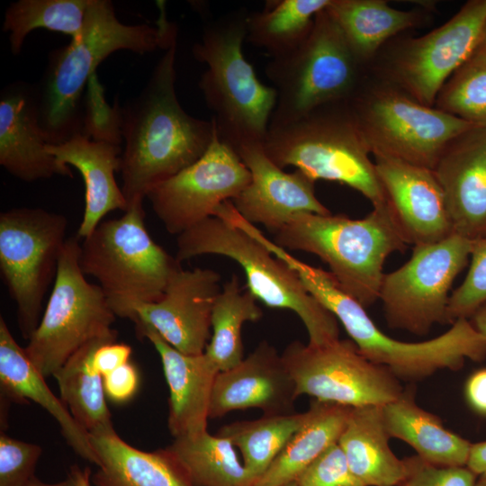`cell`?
Listing matches in <instances>:
<instances>
[{
    "instance_id": "6da1fadb",
    "label": "cell",
    "mask_w": 486,
    "mask_h": 486,
    "mask_svg": "<svg viewBox=\"0 0 486 486\" xmlns=\"http://www.w3.org/2000/svg\"><path fill=\"white\" fill-rule=\"evenodd\" d=\"M176 48L177 40L165 50L144 88L120 110L121 188L128 208L143 202L155 184L196 162L213 138V120L190 115L178 101Z\"/></svg>"
},
{
    "instance_id": "7a4b0ae2",
    "label": "cell",
    "mask_w": 486,
    "mask_h": 486,
    "mask_svg": "<svg viewBox=\"0 0 486 486\" xmlns=\"http://www.w3.org/2000/svg\"><path fill=\"white\" fill-rule=\"evenodd\" d=\"M158 6L155 26L130 25L119 21L111 1L90 0L80 39L50 54L35 87L39 122L48 144H59L84 132L82 94L108 56L121 50L140 55L166 50L177 40V25L167 20L165 2H158Z\"/></svg>"
},
{
    "instance_id": "3957f363",
    "label": "cell",
    "mask_w": 486,
    "mask_h": 486,
    "mask_svg": "<svg viewBox=\"0 0 486 486\" xmlns=\"http://www.w3.org/2000/svg\"><path fill=\"white\" fill-rule=\"evenodd\" d=\"M278 257L294 270L308 292L343 325L360 353L388 368L400 381H422L437 371H457L466 359L486 358V338L469 320H455L443 334L421 342L397 340L382 332L365 308L343 292L328 272L281 251Z\"/></svg>"
},
{
    "instance_id": "277c9868",
    "label": "cell",
    "mask_w": 486,
    "mask_h": 486,
    "mask_svg": "<svg viewBox=\"0 0 486 486\" xmlns=\"http://www.w3.org/2000/svg\"><path fill=\"white\" fill-rule=\"evenodd\" d=\"M248 14L240 7L208 22L192 48L194 58L207 66L198 86L213 112L217 134L235 151L263 143L277 98L244 56Z\"/></svg>"
},
{
    "instance_id": "5b68a950",
    "label": "cell",
    "mask_w": 486,
    "mask_h": 486,
    "mask_svg": "<svg viewBox=\"0 0 486 486\" xmlns=\"http://www.w3.org/2000/svg\"><path fill=\"white\" fill-rule=\"evenodd\" d=\"M274 235L284 249L320 257L340 289L364 308L379 300L385 260L407 248L386 202L362 219L296 214Z\"/></svg>"
},
{
    "instance_id": "8992f818",
    "label": "cell",
    "mask_w": 486,
    "mask_h": 486,
    "mask_svg": "<svg viewBox=\"0 0 486 486\" xmlns=\"http://www.w3.org/2000/svg\"><path fill=\"white\" fill-rule=\"evenodd\" d=\"M279 167H296L317 180L338 182L363 194L374 207L386 202L371 152L346 102L320 106L287 123L269 126L262 143Z\"/></svg>"
},
{
    "instance_id": "52a82bcc",
    "label": "cell",
    "mask_w": 486,
    "mask_h": 486,
    "mask_svg": "<svg viewBox=\"0 0 486 486\" xmlns=\"http://www.w3.org/2000/svg\"><path fill=\"white\" fill-rule=\"evenodd\" d=\"M209 254L237 262L248 291L266 306L293 311L305 326L309 344L339 339L338 320L308 292L298 274L240 228L212 216L176 236L179 263Z\"/></svg>"
},
{
    "instance_id": "ba28073f",
    "label": "cell",
    "mask_w": 486,
    "mask_h": 486,
    "mask_svg": "<svg viewBox=\"0 0 486 486\" xmlns=\"http://www.w3.org/2000/svg\"><path fill=\"white\" fill-rule=\"evenodd\" d=\"M143 202L123 215L101 221L80 243L79 266L98 281L116 316L127 318L136 303L158 301L172 274L181 267L176 256L148 232Z\"/></svg>"
},
{
    "instance_id": "9c48e42d",
    "label": "cell",
    "mask_w": 486,
    "mask_h": 486,
    "mask_svg": "<svg viewBox=\"0 0 486 486\" xmlns=\"http://www.w3.org/2000/svg\"><path fill=\"white\" fill-rule=\"evenodd\" d=\"M346 102L372 155L432 170L451 140L474 126L418 102L367 70Z\"/></svg>"
},
{
    "instance_id": "30bf717a",
    "label": "cell",
    "mask_w": 486,
    "mask_h": 486,
    "mask_svg": "<svg viewBox=\"0 0 486 486\" xmlns=\"http://www.w3.org/2000/svg\"><path fill=\"white\" fill-rule=\"evenodd\" d=\"M265 71L277 94L269 126L347 101L366 73L327 7L316 14L306 40L294 50L272 58Z\"/></svg>"
},
{
    "instance_id": "8fae6325",
    "label": "cell",
    "mask_w": 486,
    "mask_h": 486,
    "mask_svg": "<svg viewBox=\"0 0 486 486\" xmlns=\"http://www.w3.org/2000/svg\"><path fill=\"white\" fill-rule=\"evenodd\" d=\"M80 239L67 238L47 306L24 348L44 376H50L76 351L97 339L116 341L115 313L99 284L79 266Z\"/></svg>"
},
{
    "instance_id": "7c38bea8",
    "label": "cell",
    "mask_w": 486,
    "mask_h": 486,
    "mask_svg": "<svg viewBox=\"0 0 486 486\" xmlns=\"http://www.w3.org/2000/svg\"><path fill=\"white\" fill-rule=\"evenodd\" d=\"M486 21V0L467 1L448 21L418 37L399 35L367 71L434 106L449 77L471 58Z\"/></svg>"
},
{
    "instance_id": "4fadbf2b",
    "label": "cell",
    "mask_w": 486,
    "mask_h": 486,
    "mask_svg": "<svg viewBox=\"0 0 486 486\" xmlns=\"http://www.w3.org/2000/svg\"><path fill=\"white\" fill-rule=\"evenodd\" d=\"M67 218L41 208L19 207L0 214V270L17 307L21 334L29 340L42 314L66 243Z\"/></svg>"
},
{
    "instance_id": "5bb4252c",
    "label": "cell",
    "mask_w": 486,
    "mask_h": 486,
    "mask_svg": "<svg viewBox=\"0 0 486 486\" xmlns=\"http://www.w3.org/2000/svg\"><path fill=\"white\" fill-rule=\"evenodd\" d=\"M473 241L453 233L414 246L410 258L384 274L379 300L387 325L423 336L436 324H450L449 291L466 266Z\"/></svg>"
},
{
    "instance_id": "9a60e30c",
    "label": "cell",
    "mask_w": 486,
    "mask_h": 486,
    "mask_svg": "<svg viewBox=\"0 0 486 486\" xmlns=\"http://www.w3.org/2000/svg\"><path fill=\"white\" fill-rule=\"evenodd\" d=\"M281 355L298 397L306 394L357 408L383 406L403 392L400 380L388 368L368 360L349 339L320 346L296 340Z\"/></svg>"
},
{
    "instance_id": "2e32d148",
    "label": "cell",
    "mask_w": 486,
    "mask_h": 486,
    "mask_svg": "<svg viewBox=\"0 0 486 486\" xmlns=\"http://www.w3.org/2000/svg\"><path fill=\"white\" fill-rule=\"evenodd\" d=\"M249 182L248 169L236 151L220 140L215 127L205 153L155 184L146 197L166 231L177 236L212 217L221 203L235 199Z\"/></svg>"
},
{
    "instance_id": "e0dca14e",
    "label": "cell",
    "mask_w": 486,
    "mask_h": 486,
    "mask_svg": "<svg viewBox=\"0 0 486 486\" xmlns=\"http://www.w3.org/2000/svg\"><path fill=\"white\" fill-rule=\"evenodd\" d=\"M220 275L213 269H177L157 302L136 303L128 319L136 330L150 328L185 355L203 354L211 339L212 311L220 292Z\"/></svg>"
},
{
    "instance_id": "ac0fdd59",
    "label": "cell",
    "mask_w": 486,
    "mask_h": 486,
    "mask_svg": "<svg viewBox=\"0 0 486 486\" xmlns=\"http://www.w3.org/2000/svg\"><path fill=\"white\" fill-rule=\"evenodd\" d=\"M250 173V182L231 202L238 213L252 224L274 233L300 213L329 214L315 194V182L300 170L286 173L266 155L262 143L236 150Z\"/></svg>"
},
{
    "instance_id": "d6986e66",
    "label": "cell",
    "mask_w": 486,
    "mask_h": 486,
    "mask_svg": "<svg viewBox=\"0 0 486 486\" xmlns=\"http://www.w3.org/2000/svg\"><path fill=\"white\" fill-rule=\"evenodd\" d=\"M374 158L386 205L407 245L433 243L454 233L434 170L389 157Z\"/></svg>"
},
{
    "instance_id": "ffe728a7",
    "label": "cell",
    "mask_w": 486,
    "mask_h": 486,
    "mask_svg": "<svg viewBox=\"0 0 486 486\" xmlns=\"http://www.w3.org/2000/svg\"><path fill=\"white\" fill-rule=\"evenodd\" d=\"M297 398L295 382L282 355L263 340L238 364L218 373L209 418L250 408L261 410L266 416L293 414Z\"/></svg>"
},
{
    "instance_id": "44dd1931",
    "label": "cell",
    "mask_w": 486,
    "mask_h": 486,
    "mask_svg": "<svg viewBox=\"0 0 486 486\" xmlns=\"http://www.w3.org/2000/svg\"><path fill=\"white\" fill-rule=\"evenodd\" d=\"M433 170L454 233L472 241L486 237V126L453 139Z\"/></svg>"
},
{
    "instance_id": "7402d4cb",
    "label": "cell",
    "mask_w": 486,
    "mask_h": 486,
    "mask_svg": "<svg viewBox=\"0 0 486 486\" xmlns=\"http://www.w3.org/2000/svg\"><path fill=\"white\" fill-rule=\"evenodd\" d=\"M47 145L35 87L23 82L8 85L0 94V165L25 182L72 177L69 166L50 154Z\"/></svg>"
},
{
    "instance_id": "603a6c76",
    "label": "cell",
    "mask_w": 486,
    "mask_h": 486,
    "mask_svg": "<svg viewBox=\"0 0 486 486\" xmlns=\"http://www.w3.org/2000/svg\"><path fill=\"white\" fill-rule=\"evenodd\" d=\"M136 331L150 341L160 356L169 390L167 426L171 435L177 438L207 431L218 367L205 353L179 352L150 328Z\"/></svg>"
},
{
    "instance_id": "cb8c5ba5",
    "label": "cell",
    "mask_w": 486,
    "mask_h": 486,
    "mask_svg": "<svg viewBox=\"0 0 486 486\" xmlns=\"http://www.w3.org/2000/svg\"><path fill=\"white\" fill-rule=\"evenodd\" d=\"M47 150L61 163L76 167L83 177L85 210L76 234L79 239L90 235L108 212L127 211V202L115 179L122 164L119 143L76 132L62 143L48 144Z\"/></svg>"
},
{
    "instance_id": "d4e9b609",
    "label": "cell",
    "mask_w": 486,
    "mask_h": 486,
    "mask_svg": "<svg viewBox=\"0 0 486 486\" xmlns=\"http://www.w3.org/2000/svg\"><path fill=\"white\" fill-rule=\"evenodd\" d=\"M44 378L24 348L18 345L1 316V402L27 403L33 400L56 419L72 449L82 458L98 466L99 460L88 433L76 421L64 402L52 393Z\"/></svg>"
},
{
    "instance_id": "484cf974",
    "label": "cell",
    "mask_w": 486,
    "mask_h": 486,
    "mask_svg": "<svg viewBox=\"0 0 486 486\" xmlns=\"http://www.w3.org/2000/svg\"><path fill=\"white\" fill-rule=\"evenodd\" d=\"M98 457L94 486H194L174 455L165 449L146 452L137 449L114 428L89 433Z\"/></svg>"
},
{
    "instance_id": "4316f807",
    "label": "cell",
    "mask_w": 486,
    "mask_h": 486,
    "mask_svg": "<svg viewBox=\"0 0 486 486\" xmlns=\"http://www.w3.org/2000/svg\"><path fill=\"white\" fill-rule=\"evenodd\" d=\"M410 384L394 400L382 406L390 437L410 445L421 459L439 466H466L472 443L446 428L436 415L419 407Z\"/></svg>"
},
{
    "instance_id": "83f0119b",
    "label": "cell",
    "mask_w": 486,
    "mask_h": 486,
    "mask_svg": "<svg viewBox=\"0 0 486 486\" xmlns=\"http://www.w3.org/2000/svg\"><path fill=\"white\" fill-rule=\"evenodd\" d=\"M327 10L366 70L388 41L429 19L424 10H399L384 0H330Z\"/></svg>"
},
{
    "instance_id": "f1b7e54d",
    "label": "cell",
    "mask_w": 486,
    "mask_h": 486,
    "mask_svg": "<svg viewBox=\"0 0 486 486\" xmlns=\"http://www.w3.org/2000/svg\"><path fill=\"white\" fill-rule=\"evenodd\" d=\"M382 406L352 408L338 445L364 486H401L406 466L390 447Z\"/></svg>"
},
{
    "instance_id": "f546056e",
    "label": "cell",
    "mask_w": 486,
    "mask_h": 486,
    "mask_svg": "<svg viewBox=\"0 0 486 486\" xmlns=\"http://www.w3.org/2000/svg\"><path fill=\"white\" fill-rule=\"evenodd\" d=\"M351 407L314 400L302 425L291 436L254 486H283L297 477L324 451L338 442Z\"/></svg>"
},
{
    "instance_id": "4dcf8cb0",
    "label": "cell",
    "mask_w": 486,
    "mask_h": 486,
    "mask_svg": "<svg viewBox=\"0 0 486 486\" xmlns=\"http://www.w3.org/2000/svg\"><path fill=\"white\" fill-rule=\"evenodd\" d=\"M112 342L116 341L97 339L90 342L70 356L53 374L61 400L88 434L113 428L105 401L103 376L92 365L95 349L103 344Z\"/></svg>"
},
{
    "instance_id": "1f68e13d",
    "label": "cell",
    "mask_w": 486,
    "mask_h": 486,
    "mask_svg": "<svg viewBox=\"0 0 486 486\" xmlns=\"http://www.w3.org/2000/svg\"><path fill=\"white\" fill-rule=\"evenodd\" d=\"M236 447L224 437L208 430L175 438L166 447L194 486H254Z\"/></svg>"
},
{
    "instance_id": "d6a6232c",
    "label": "cell",
    "mask_w": 486,
    "mask_h": 486,
    "mask_svg": "<svg viewBox=\"0 0 486 486\" xmlns=\"http://www.w3.org/2000/svg\"><path fill=\"white\" fill-rule=\"evenodd\" d=\"M330 0L267 1L258 12L248 14L247 40L265 49L271 58L294 50L309 36L316 14Z\"/></svg>"
},
{
    "instance_id": "836d02e7",
    "label": "cell",
    "mask_w": 486,
    "mask_h": 486,
    "mask_svg": "<svg viewBox=\"0 0 486 486\" xmlns=\"http://www.w3.org/2000/svg\"><path fill=\"white\" fill-rule=\"evenodd\" d=\"M257 299L249 291L241 292L237 274L223 284L212 311V335L204 353L219 371H226L244 359L242 326L263 317Z\"/></svg>"
},
{
    "instance_id": "e575fe53",
    "label": "cell",
    "mask_w": 486,
    "mask_h": 486,
    "mask_svg": "<svg viewBox=\"0 0 486 486\" xmlns=\"http://www.w3.org/2000/svg\"><path fill=\"white\" fill-rule=\"evenodd\" d=\"M305 418L306 412L263 415L257 419L224 425L216 435L230 440L240 451L242 463L256 482L302 425Z\"/></svg>"
},
{
    "instance_id": "d590c367",
    "label": "cell",
    "mask_w": 486,
    "mask_h": 486,
    "mask_svg": "<svg viewBox=\"0 0 486 486\" xmlns=\"http://www.w3.org/2000/svg\"><path fill=\"white\" fill-rule=\"evenodd\" d=\"M90 0H19L9 4L3 22L14 55L21 52L28 34L35 29L64 33L71 40L81 37Z\"/></svg>"
},
{
    "instance_id": "8d00e7d4",
    "label": "cell",
    "mask_w": 486,
    "mask_h": 486,
    "mask_svg": "<svg viewBox=\"0 0 486 486\" xmlns=\"http://www.w3.org/2000/svg\"><path fill=\"white\" fill-rule=\"evenodd\" d=\"M434 106L473 125L486 126V67L465 62L443 86Z\"/></svg>"
},
{
    "instance_id": "74e56055",
    "label": "cell",
    "mask_w": 486,
    "mask_h": 486,
    "mask_svg": "<svg viewBox=\"0 0 486 486\" xmlns=\"http://www.w3.org/2000/svg\"><path fill=\"white\" fill-rule=\"evenodd\" d=\"M468 273L450 295L448 319L452 325L460 319L469 320L486 303V237L473 241Z\"/></svg>"
},
{
    "instance_id": "f35d334b",
    "label": "cell",
    "mask_w": 486,
    "mask_h": 486,
    "mask_svg": "<svg viewBox=\"0 0 486 486\" xmlns=\"http://www.w3.org/2000/svg\"><path fill=\"white\" fill-rule=\"evenodd\" d=\"M41 447L4 433L0 436V486H25L34 476Z\"/></svg>"
},
{
    "instance_id": "ab89813d",
    "label": "cell",
    "mask_w": 486,
    "mask_h": 486,
    "mask_svg": "<svg viewBox=\"0 0 486 486\" xmlns=\"http://www.w3.org/2000/svg\"><path fill=\"white\" fill-rule=\"evenodd\" d=\"M295 482L299 486H364L350 470L338 442L316 458Z\"/></svg>"
},
{
    "instance_id": "60d3db41",
    "label": "cell",
    "mask_w": 486,
    "mask_h": 486,
    "mask_svg": "<svg viewBox=\"0 0 486 486\" xmlns=\"http://www.w3.org/2000/svg\"><path fill=\"white\" fill-rule=\"evenodd\" d=\"M406 477L401 486H475L478 475L467 466L435 465L413 455L404 458Z\"/></svg>"
},
{
    "instance_id": "b9f144b4",
    "label": "cell",
    "mask_w": 486,
    "mask_h": 486,
    "mask_svg": "<svg viewBox=\"0 0 486 486\" xmlns=\"http://www.w3.org/2000/svg\"><path fill=\"white\" fill-rule=\"evenodd\" d=\"M105 395L115 402H125L135 393L139 384L136 368L127 363L103 376Z\"/></svg>"
},
{
    "instance_id": "7bdbcfd3",
    "label": "cell",
    "mask_w": 486,
    "mask_h": 486,
    "mask_svg": "<svg viewBox=\"0 0 486 486\" xmlns=\"http://www.w3.org/2000/svg\"><path fill=\"white\" fill-rule=\"evenodd\" d=\"M131 354L130 346L122 343H105L99 346L93 354L92 365L102 376L129 363Z\"/></svg>"
},
{
    "instance_id": "ee69618b",
    "label": "cell",
    "mask_w": 486,
    "mask_h": 486,
    "mask_svg": "<svg viewBox=\"0 0 486 486\" xmlns=\"http://www.w3.org/2000/svg\"><path fill=\"white\" fill-rule=\"evenodd\" d=\"M465 396L476 412L486 416V368L470 375L465 384Z\"/></svg>"
},
{
    "instance_id": "f6af8a7d",
    "label": "cell",
    "mask_w": 486,
    "mask_h": 486,
    "mask_svg": "<svg viewBox=\"0 0 486 486\" xmlns=\"http://www.w3.org/2000/svg\"><path fill=\"white\" fill-rule=\"evenodd\" d=\"M466 466L477 475L486 472V441L472 444Z\"/></svg>"
},
{
    "instance_id": "bcb514c9",
    "label": "cell",
    "mask_w": 486,
    "mask_h": 486,
    "mask_svg": "<svg viewBox=\"0 0 486 486\" xmlns=\"http://www.w3.org/2000/svg\"><path fill=\"white\" fill-rule=\"evenodd\" d=\"M468 61L476 65L486 67V21L482 30L478 43Z\"/></svg>"
},
{
    "instance_id": "7dc6e473",
    "label": "cell",
    "mask_w": 486,
    "mask_h": 486,
    "mask_svg": "<svg viewBox=\"0 0 486 486\" xmlns=\"http://www.w3.org/2000/svg\"><path fill=\"white\" fill-rule=\"evenodd\" d=\"M69 474L73 478L75 486H91V470L89 468L81 469L78 465H73Z\"/></svg>"
},
{
    "instance_id": "c3c4849f",
    "label": "cell",
    "mask_w": 486,
    "mask_h": 486,
    "mask_svg": "<svg viewBox=\"0 0 486 486\" xmlns=\"http://www.w3.org/2000/svg\"><path fill=\"white\" fill-rule=\"evenodd\" d=\"M473 328L486 338V303L480 307L469 319Z\"/></svg>"
},
{
    "instance_id": "681fc988",
    "label": "cell",
    "mask_w": 486,
    "mask_h": 486,
    "mask_svg": "<svg viewBox=\"0 0 486 486\" xmlns=\"http://www.w3.org/2000/svg\"><path fill=\"white\" fill-rule=\"evenodd\" d=\"M25 486H75V482L70 474L65 480L55 483H47L33 476Z\"/></svg>"
},
{
    "instance_id": "f907efd6",
    "label": "cell",
    "mask_w": 486,
    "mask_h": 486,
    "mask_svg": "<svg viewBox=\"0 0 486 486\" xmlns=\"http://www.w3.org/2000/svg\"><path fill=\"white\" fill-rule=\"evenodd\" d=\"M475 486H486V472L478 475Z\"/></svg>"
},
{
    "instance_id": "816d5d0a",
    "label": "cell",
    "mask_w": 486,
    "mask_h": 486,
    "mask_svg": "<svg viewBox=\"0 0 486 486\" xmlns=\"http://www.w3.org/2000/svg\"><path fill=\"white\" fill-rule=\"evenodd\" d=\"M283 486H299V485H298L297 482L294 481V482H289V483H287V484H284V485H283Z\"/></svg>"
}]
</instances>
